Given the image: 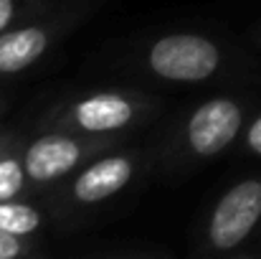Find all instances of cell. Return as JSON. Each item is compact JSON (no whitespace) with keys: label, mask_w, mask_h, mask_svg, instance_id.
<instances>
[{"label":"cell","mask_w":261,"mask_h":259,"mask_svg":"<svg viewBox=\"0 0 261 259\" xmlns=\"http://www.w3.org/2000/svg\"><path fill=\"white\" fill-rule=\"evenodd\" d=\"M150 69L170 82H203L218 64L221 54L213 41L193 33H175L160 38L150 49Z\"/></svg>","instance_id":"cell-1"},{"label":"cell","mask_w":261,"mask_h":259,"mask_svg":"<svg viewBox=\"0 0 261 259\" xmlns=\"http://www.w3.org/2000/svg\"><path fill=\"white\" fill-rule=\"evenodd\" d=\"M261 219V180L249 178L236 183L216 206L211 219V244L216 249H233L241 244Z\"/></svg>","instance_id":"cell-2"},{"label":"cell","mask_w":261,"mask_h":259,"mask_svg":"<svg viewBox=\"0 0 261 259\" xmlns=\"http://www.w3.org/2000/svg\"><path fill=\"white\" fill-rule=\"evenodd\" d=\"M241 109L231 99H211L205 102L188 122V143L198 155H216L241 130Z\"/></svg>","instance_id":"cell-3"},{"label":"cell","mask_w":261,"mask_h":259,"mask_svg":"<svg viewBox=\"0 0 261 259\" xmlns=\"http://www.w3.org/2000/svg\"><path fill=\"white\" fill-rule=\"evenodd\" d=\"M79 158H82V150L74 140L56 137V135L54 137H41L25 153V173L38 183L54 180V178L71 171Z\"/></svg>","instance_id":"cell-4"},{"label":"cell","mask_w":261,"mask_h":259,"mask_svg":"<svg viewBox=\"0 0 261 259\" xmlns=\"http://www.w3.org/2000/svg\"><path fill=\"white\" fill-rule=\"evenodd\" d=\"M129 178H132V163L127 158H122V155L104 158V160L89 166L76 178L74 193L84 203H96V201H104V198L114 196L117 191H122Z\"/></svg>","instance_id":"cell-5"},{"label":"cell","mask_w":261,"mask_h":259,"mask_svg":"<svg viewBox=\"0 0 261 259\" xmlns=\"http://www.w3.org/2000/svg\"><path fill=\"white\" fill-rule=\"evenodd\" d=\"M74 117L87 132H109L132 120V104L117 94H96L79 102Z\"/></svg>","instance_id":"cell-6"},{"label":"cell","mask_w":261,"mask_h":259,"mask_svg":"<svg viewBox=\"0 0 261 259\" xmlns=\"http://www.w3.org/2000/svg\"><path fill=\"white\" fill-rule=\"evenodd\" d=\"M46 31L41 28H20L0 36V74H15L31 66L46 51Z\"/></svg>","instance_id":"cell-7"},{"label":"cell","mask_w":261,"mask_h":259,"mask_svg":"<svg viewBox=\"0 0 261 259\" xmlns=\"http://www.w3.org/2000/svg\"><path fill=\"white\" fill-rule=\"evenodd\" d=\"M41 226V216L38 211H33L31 206H20V203H10V201H0V231L23 237L31 234Z\"/></svg>","instance_id":"cell-8"},{"label":"cell","mask_w":261,"mask_h":259,"mask_svg":"<svg viewBox=\"0 0 261 259\" xmlns=\"http://www.w3.org/2000/svg\"><path fill=\"white\" fill-rule=\"evenodd\" d=\"M23 188V166L13 158L0 160V201L13 198Z\"/></svg>","instance_id":"cell-9"},{"label":"cell","mask_w":261,"mask_h":259,"mask_svg":"<svg viewBox=\"0 0 261 259\" xmlns=\"http://www.w3.org/2000/svg\"><path fill=\"white\" fill-rule=\"evenodd\" d=\"M23 252L20 242L15 239V234H8V231H0V259H13Z\"/></svg>","instance_id":"cell-10"},{"label":"cell","mask_w":261,"mask_h":259,"mask_svg":"<svg viewBox=\"0 0 261 259\" xmlns=\"http://www.w3.org/2000/svg\"><path fill=\"white\" fill-rule=\"evenodd\" d=\"M249 148L261 155V117H256V122L249 127Z\"/></svg>","instance_id":"cell-11"},{"label":"cell","mask_w":261,"mask_h":259,"mask_svg":"<svg viewBox=\"0 0 261 259\" xmlns=\"http://www.w3.org/2000/svg\"><path fill=\"white\" fill-rule=\"evenodd\" d=\"M13 18V0H0V33Z\"/></svg>","instance_id":"cell-12"}]
</instances>
